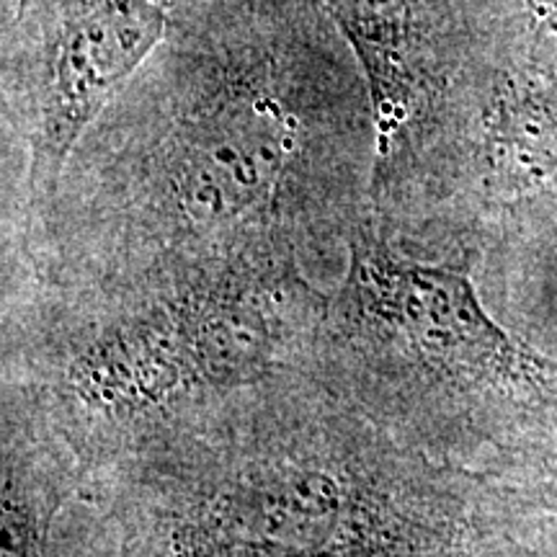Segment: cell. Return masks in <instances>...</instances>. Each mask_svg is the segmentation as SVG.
I'll use <instances>...</instances> for the list:
<instances>
[{
  "label": "cell",
  "mask_w": 557,
  "mask_h": 557,
  "mask_svg": "<svg viewBox=\"0 0 557 557\" xmlns=\"http://www.w3.org/2000/svg\"><path fill=\"white\" fill-rule=\"evenodd\" d=\"M341 346L403 377L406 369L470 385H513L534 374L457 271L416 261L359 225L331 308Z\"/></svg>",
  "instance_id": "5b68a950"
},
{
  "label": "cell",
  "mask_w": 557,
  "mask_h": 557,
  "mask_svg": "<svg viewBox=\"0 0 557 557\" xmlns=\"http://www.w3.org/2000/svg\"><path fill=\"white\" fill-rule=\"evenodd\" d=\"M176 485L173 557H413L423 537L398 462L333 434L225 449Z\"/></svg>",
  "instance_id": "3957f363"
},
{
  "label": "cell",
  "mask_w": 557,
  "mask_h": 557,
  "mask_svg": "<svg viewBox=\"0 0 557 557\" xmlns=\"http://www.w3.org/2000/svg\"><path fill=\"white\" fill-rule=\"evenodd\" d=\"M310 0H191L139 70L120 207L165 274L289 261L292 233L336 191L341 137L374 135L364 78ZM156 58V54H152Z\"/></svg>",
  "instance_id": "6da1fadb"
},
{
  "label": "cell",
  "mask_w": 557,
  "mask_h": 557,
  "mask_svg": "<svg viewBox=\"0 0 557 557\" xmlns=\"http://www.w3.org/2000/svg\"><path fill=\"white\" fill-rule=\"evenodd\" d=\"M292 269L248 259L171 271L75 333L62 395L90 421L135 426L253 385L282 364L305 312Z\"/></svg>",
  "instance_id": "7a4b0ae2"
},
{
  "label": "cell",
  "mask_w": 557,
  "mask_h": 557,
  "mask_svg": "<svg viewBox=\"0 0 557 557\" xmlns=\"http://www.w3.org/2000/svg\"><path fill=\"white\" fill-rule=\"evenodd\" d=\"M364 78L374 122V189L400 178L431 94L429 0H320Z\"/></svg>",
  "instance_id": "8992f818"
},
{
  "label": "cell",
  "mask_w": 557,
  "mask_h": 557,
  "mask_svg": "<svg viewBox=\"0 0 557 557\" xmlns=\"http://www.w3.org/2000/svg\"><path fill=\"white\" fill-rule=\"evenodd\" d=\"M37 468L24 462L16 444H5L3 462V557H45L52 519V491Z\"/></svg>",
  "instance_id": "52a82bcc"
},
{
  "label": "cell",
  "mask_w": 557,
  "mask_h": 557,
  "mask_svg": "<svg viewBox=\"0 0 557 557\" xmlns=\"http://www.w3.org/2000/svg\"><path fill=\"white\" fill-rule=\"evenodd\" d=\"M191 0H32L9 81L29 199L54 197L90 129L160 50Z\"/></svg>",
  "instance_id": "277c9868"
}]
</instances>
